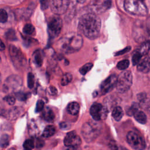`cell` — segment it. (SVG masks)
Listing matches in <instances>:
<instances>
[{
    "mask_svg": "<svg viewBox=\"0 0 150 150\" xmlns=\"http://www.w3.org/2000/svg\"><path fill=\"white\" fill-rule=\"evenodd\" d=\"M101 22L100 18L93 13L83 15L79 19V31L90 39L97 38L101 30Z\"/></svg>",
    "mask_w": 150,
    "mask_h": 150,
    "instance_id": "1",
    "label": "cell"
},
{
    "mask_svg": "<svg viewBox=\"0 0 150 150\" xmlns=\"http://www.w3.org/2000/svg\"><path fill=\"white\" fill-rule=\"evenodd\" d=\"M82 36L76 33H69L63 36L56 43L57 50L64 54H71L79 51L82 47Z\"/></svg>",
    "mask_w": 150,
    "mask_h": 150,
    "instance_id": "2",
    "label": "cell"
},
{
    "mask_svg": "<svg viewBox=\"0 0 150 150\" xmlns=\"http://www.w3.org/2000/svg\"><path fill=\"white\" fill-rule=\"evenodd\" d=\"M97 121L90 120L85 122L81 127V133L87 142H91L94 141L100 134L101 125Z\"/></svg>",
    "mask_w": 150,
    "mask_h": 150,
    "instance_id": "3",
    "label": "cell"
},
{
    "mask_svg": "<svg viewBox=\"0 0 150 150\" xmlns=\"http://www.w3.org/2000/svg\"><path fill=\"white\" fill-rule=\"evenodd\" d=\"M124 6L128 13L137 15L145 16L148 13V9L142 0H125Z\"/></svg>",
    "mask_w": 150,
    "mask_h": 150,
    "instance_id": "4",
    "label": "cell"
},
{
    "mask_svg": "<svg viewBox=\"0 0 150 150\" xmlns=\"http://www.w3.org/2000/svg\"><path fill=\"white\" fill-rule=\"evenodd\" d=\"M132 84V74L131 71L124 70L118 77L117 90L121 93L128 91Z\"/></svg>",
    "mask_w": 150,
    "mask_h": 150,
    "instance_id": "5",
    "label": "cell"
},
{
    "mask_svg": "<svg viewBox=\"0 0 150 150\" xmlns=\"http://www.w3.org/2000/svg\"><path fill=\"white\" fill-rule=\"evenodd\" d=\"M9 54L13 65L18 69H22L26 66V59L21 50L12 45L9 46Z\"/></svg>",
    "mask_w": 150,
    "mask_h": 150,
    "instance_id": "6",
    "label": "cell"
},
{
    "mask_svg": "<svg viewBox=\"0 0 150 150\" xmlns=\"http://www.w3.org/2000/svg\"><path fill=\"white\" fill-rule=\"evenodd\" d=\"M62 27V21L61 18L56 15L52 16L47 23V33L49 38L53 39L60 34Z\"/></svg>",
    "mask_w": 150,
    "mask_h": 150,
    "instance_id": "7",
    "label": "cell"
},
{
    "mask_svg": "<svg viewBox=\"0 0 150 150\" xmlns=\"http://www.w3.org/2000/svg\"><path fill=\"white\" fill-rule=\"evenodd\" d=\"M90 113L94 120L98 121L105 120L107 118L108 110L107 106L100 103H95L91 106Z\"/></svg>",
    "mask_w": 150,
    "mask_h": 150,
    "instance_id": "8",
    "label": "cell"
},
{
    "mask_svg": "<svg viewBox=\"0 0 150 150\" xmlns=\"http://www.w3.org/2000/svg\"><path fill=\"white\" fill-rule=\"evenodd\" d=\"M128 144L133 149H143L145 147V143L143 138L134 131H129L127 135Z\"/></svg>",
    "mask_w": 150,
    "mask_h": 150,
    "instance_id": "9",
    "label": "cell"
},
{
    "mask_svg": "<svg viewBox=\"0 0 150 150\" xmlns=\"http://www.w3.org/2000/svg\"><path fill=\"white\" fill-rule=\"evenodd\" d=\"M49 5L54 13L61 15L67 10L70 5V0H50Z\"/></svg>",
    "mask_w": 150,
    "mask_h": 150,
    "instance_id": "10",
    "label": "cell"
},
{
    "mask_svg": "<svg viewBox=\"0 0 150 150\" xmlns=\"http://www.w3.org/2000/svg\"><path fill=\"white\" fill-rule=\"evenodd\" d=\"M63 142L65 146L71 149H76L80 146L81 144V140L76 132L73 131L66 134Z\"/></svg>",
    "mask_w": 150,
    "mask_h": 150,
    "instance_id": "11",
    "label": "cell"
},
{
    "mask_svg": "<svg viewBox=\"0 0 150 150\" xmlns=\"http://www.w3.org/2000/svg\"><path fill=\"white\" fill-rule=\"evenodd\" d=\"M118 77L115 74H111L105 79L100 85V90L103 94L111 91L114 87H116Z\"/></svg>",
    "mask_w": 150,
    "mask_h": 150,
    "instance_id": "12",
    "label": "cell"
},
{
    "mask_svg": "<svg viewBox=\"0 0 150 150\" xmlns=\"http://www.w3.org/2000/svg\"><path fill=\"white\" fill-rule=\"evenodd\" d=\"M137 66L139 71L144 73H148L150 70V57L149 56L142 57Z\"/></svg>",
    "mask_w": 150,
    "mask_h": 150,
    "instance_id": "13",
    "label": "cell"
},
{
    "mask_svg": "<svg viewBox=\"0 0 150 150\" xmlns=\"http://www.w3.org/2000/svg\"><path fill=\"white\" fill-rule=\"evenodd\" d=\"M6 83L8 84V88L9 87H11L13 88V90H15L21 86L22 79L18 76H12L6 79Z\"/></svg>",
    "mask_w": 150,
    "mask_h": 150,
    "instance_id": "14",
    "label": "cell"
},
{
    "mask_svg": "<svg viewBox=\"0 0 150 150\" xmlns=\"http://www.w3.org/2000/svg\"><path fill=\"white\" fill-rule=\"evenodd\" d=\"M80 110V105L77 102L73 101L68 104L67 106V111L72 115L78 114Z\"/></svg>",
    "mask_w": 150,
    "mask_h": 150,
    "instance_id": "15",
    "label": "cell"
},
{
    "mask_svg": "<svg viewBox=\"0 0 150 150\" xmlns=\"http://www.w3.org/2000/svg\"><path fill=\"white\" fill-rule=\"evenodd\" d=\"M21 112V109L19 107H12L6 112V117L8 119L15 120L19 116Z\"/></svg>",
    "mask_w": 150,
    "mask_h": 150,
    "instance_id": "16",
    "label": "cell"
},
{
    "mask_svg": "<svg viewBox=\"0 0 150 150\" xmlns=\"http://www.w3.org/2000/svg\"><path fill=\"white\" fill-rule=\"evenodd\" d=\"M42 117L47 122H51L54 120L55 115L52 109L49 107H46L43 111Z\"/></svg>",
    "mask_w": 150,
    "mask_h": 150,
    "instance_id": "17",
    "label": "cell"
},
{
    "mask_svg": "<svg viewBox=\"0 0 150 150\" xmlns=\"http://www.w3.org/2000/svg\"><path fill=\"white\" fill-rule=\"evenodd\" d=\"M123 115H124V112L121 107L116 106L113 108L112 111V116L115 121H120L122 118Z\"/></svg>",
    "mask_w": 150,
    "mask_h": 150,
    "instance_id": "18",
    "label": "cell"
},
{
    "mask_svg": "<svg viewBox=\"0 0 150 150\" xmlns=\"http://www.w3.org/2000/svg\"><path fill=\"white\" fill-rule=\"evenodd\" d=\"M134 118L135 119V120L137 121H138V122L144 124L147 121V118H146V115H145V114L140 110H137L133 115Z\"/></svg>",
    "mask_w": 150,
    "mask_h": 150,
    "instance_id": "19",
    "label": "cell"
},
{
    "mask_svg": "<svg viewBox=\"0 0 150 150\" xmlns=\"http://www.w3.org/2000/svg\"><path fill=\"white\" fill-rule=\"evenodd\" d=\"M56 128L53 125H47L43 131L42 137L44 138L50 137L56 133Z\"/></svg>",
    "mask_w": 150,
    "mask_h": 150,
    "instance_id": "20",
    "label": "cell"
},
{
    "mask_svg": "<svg viewBox=\"0 0 150 150\" xmlns=\"http://www.w3.org/2000/svg\"><path fill=\"white\" fill-rule=\"evenodd\" d=\"M32 56L33 59V62L35 63V64L39 67L41 66L43 63V59L40 52L39 50L35 51L33 54Z\"/></svg>",
    "mask_w": 150,
    "mask_h": 150,
    "instance_id": "21",
    "label": "cell"
},
{
    "mask_svg": "<svg viewBox=\"0 0 150 150\" xmlns=\"http://www.w3.org/2000/svg\"><path fill=\"white\" fill-rule=\"evenodd\" d=\"M72 80V75L69 73H67L65 74H64L63 76V77L61 79V84L63 86L67 85L69 83L71 82Z\"/></svg>",
    "mask_w": 150,
    "mask_h": 150,
    "instance_id": "22",
    "label": "cell"
},
{
    "mask_svg": "<svg viewBox=\"0 0 150 150\" xmlns=\"http://www.w3.org/2000/svg\"><path fill=\"white\" fill-rule=\"evenodd\" d=\"M93 63H87L85 64H84L80 69H79V72L82 74V75H85L93 67Z\"/></svg>",
    "mask_w": 150,
    "mask_h": 150,
    "instance_id": "23",
    "label": "cell"
},
{
    "mask_svg": "<svg viewBox=\"0 0 150 150\" xmlns=\"http://www.w3.org/2000/svg\"><path fill=\"white\" fill-rule=\"evenodd\" d=\"M23 32L28 35H33V33L35 32V28L32 24L27 23L24 26L23 28Z\"/></svg>",
    "mask_w": 150,
    "mask_h": 150,
    "instance_id": "24",
    "label": "cell"
},
{
    "mask_svg": "<svg viewBox=\"0 0 150 150\" xmlns=\"http://www.w3.org/2000/svg\"><path fill=\"white\" fill-rule=\"evenodd\" d=\"M129 65V62L127 59H124L119 62L117 64V67L121 70H126Z\"/></svg>",
    "mask_w": 150,
    "mask_h": 150,
    "instance_id": "25",
    "label": "cell"
},
{
    "mask_svg": "<svg viewBox=\"0 0 150 150\" xmlns=\"http://www.w3.org/2000/svg\"><path fill=\"white\" fill-rule=\"evenodd\" d=\"M139 104H137V103H133L131 106L129 107L127 110H126L127 114L129 115H133L134 114L137 110H139Z\"/></svg>",
    "mask_w": 150,
    "mask_h": 150,
    "instance_id": "26",
    "label": "cell"
},
{
    "mask_svg": "<svg viewBox=\"0 0 150 150\" xmlns=\"http://www.w3.org/2000/svg\"><path fill=\"white\" fill-rule=\"evenodd\" d=\"M150 50V40L144 43L140 47L139 51L142 55L146 54Z\"/></svg>",
    "mask_w": 150,
    "mask_h": 150,
    "instance_id": "27",
    "label": "cell"
},
{
    "mask_svg": "<svg viewBox=\"0 0 150 150\" xmlns=\"http://www.w3.org/2000/svg\"><path fill=\"white\" fill-rule=\"evenodd\" d=\"M23 146L24 149H27V150H30L34 148L35 147V144H34V141L33 139H27L25 140L23 144Z\"/></svg>",
    "mask_w": 150,
    "mask_h": 150,
    "instance_id": "28",
    "label": "cell"
},
{
    "mask_svg": "<svg viewBox=\"0 0 150 150\" xmlns=\"http://www.w3.org/2000/svg\"><path fill=\"white\" fill-rule=\"evenodd\" d=\"M142 54L141 53V52L138 50L135 52L132 57V64L134 66L137 65V64L138 63V62L140 61V60L142 58Z\"/></svg>",
    "mask_w": 150,
    "mask_h": 150,
    "instance_id": "29",
    "label": "cell"
},
{
    "mask_svg": "<svg viewBox=\"0 0 150 150\" xmlns=\"http://www.w3.org/2000/svg\"><path fill=\"white\" fill-rule=\"evenodd\" d=\"M9 137L8 134H3L1 137V146L2 148L6 147L9 144Z\"/></svg>",
    "mask_w": 150,
    "mask_h": 150,
    "instance_id": "30",
    "label": "cell"
},
{
    "mask_svg": "<svg viewBox=\"0 0 150 150\" xmlns=\"http://www.w3.org/2000/svg\"><path fill=\"white\" fill-rule=\"evenodd\" d=\"M35 83V77L32 73H29L28 74V87L29 88H33Z\"/></svg>",
    "mask_w": 150,
    "mask_h": 150,
    "instance_id": "31",
    "label": "cell"
},
{
    "mask_svg": "<svg viewBox=\"0 0 150 150\" xmlns=\"http://www.w3.org/2000/svg\"><path fill=\"white\" fill-rule=\"evenodd\" d=\"M5 36L8 40H14L16 39V36L15 35V31L12 29L9 30L8 32H6L5 33Z\"/></svg>",
    "mask_w": 150,
    "mask_h": 150,
    "instance_id": "32",
    "label": "cell"
},
{
    "mask_svg": "<svg viewBox=\"0 0 150 150\" xmlns=\"http://www.w3.org/2000/svg\"><path fill=\"white\" fill-rule=\"evenodd\" d=\"M8 20V14L6 12L4 9H1L0 11V21L1 23H5Z\"/></svg>",
    "mask_w": 150,
    "mask_h": 150,
    "instance_id": "33",
    "label": "cell"
},
{
    "mask_svg": "<svg viewBox=\"0 0 150 150\" xmlns=\"http://www.w3.org/2000/svg\"><path fill=\"white\" fill-rule=\"evenodd\" d=\"M43 108H44V102L41 100H38L36 103L35 111L36 112H39L43 110Z\"/></svg>",
    "mask_w": 150,
    "mask_h": 150,
    "instance_id": "34",
    "label": "cell"
},
{
    "mask_svg": "<svg viewBox=\"0 0 150 150\" xmlns=\"http://www.w3.org/2000/svg\"><path fill=\"white\" fill-rule=\"evenodd\" d=\"M139 106L143 107L144 108L150 112V100H148L147 98L145 101L139 103Z\"/></svg>",
    "mask_w": 150,
    "mask_h": 150,
    "instance_id": "35",
    "label": "cell"
},
{
    "mask_svg": "<svg viewBox=\"0 0 150 150\" xmlns=\"http://www.w3.org/2000/svg\"><path fill=\"white\" fill-rule=\"evenodd\" d=\"M4 100L10 105H14L15 103V98L12 96H7L5 97Z\"/></svg>",
    "mask_w": 150,
    "mask_h": 150,
    "instance_id": "36",
    "label": "cell"
},
{
    "mask_svg": "<svg viewBox=\"0 0 150 150\" xmlns=\"http://www.w3.org/2000/svg\"><path fill=\"white\" fill-rule=\"evenodd\" d=\"M40 7L42 10L46 9L49 5V2L48 0H40Z\"/></svg>",
    "mask_w": 150,
    "mask_h": 150,
    "instance_id": "37",
    "label": "cell"
},
{
    "mask_svg": "<svg viewBox=\"0 0 150 150\" xmlns=\"http://www.w3.org/2000/svg\"><path fill=\"white\" fill-rule=\"evenodd\" d=\"M137 98H138V101H139V103L143 102L144 101H145V100L147 99L146 94H145V93H143L138 94L137 95Z\"/></svg>",
    "mask_w": 150,
    "mask_h": 150,
    "instance_id": "38",
    "label": "cell"
},
{
    "mask_svg": "<svg viewBox=\"0 0 150 150\" xmlns=\"http://www.w3.org/2000/svg\"><path fill=\"white\" fill-rule=\"evenodd\" d=\"M131 47L130 46H127L125 48H124L123 50H121L120 51H118L116 53H115V56H118V55H121V54H123L128 52H129L130 50H131Z\"/></svg>",
    "mask_w": 150,
    "mask_h": 150,
    "instance_id": "39",
    "label": "cell"
},
{
    "mask_svg": "<svg viewBox=\"0 0 150 150\" xmlns=\"http://www.w3.org/2000/svg\"><path fill=\"white\" fill-rule=\"evenodd\" d=\"M16 97L18 98V99H19L20 100H25L27 98V97H26V94H25V93H19L18 94H16Z\"/></svg>",
    "mask_w": 150,
    "mask_h": 150,
    "instance_id": "40",
    "label": "cell"
},
{
    "mask_svg": "<svg viewBox=\"0 0 150 150\" xmlns=\"http://www.w3.org/2000/svg\"><path fill=\"white\" fill-rule=\"evenodd\" d=\"M49 88H50V91H51L52 93H53V94H56V93H57V90H56V88H54V87L50 86V87H49Z\"/></svg>",
    "mask_w": 150,
    "mask_h": 150,
    "instance_id": "41",
    "label": "cell"
},
{
    "mask_svg": "<svg viewBox=\"0 0 150 150\" xmlns=\"http://www.w3.org/2000/svg\"><path fill=\"white\" fill-rule=\"evenodd\" d=\"M0 49H1V50H4L5 49V45L2 40L1 42V47H0Z\"/></svg>",
    "mask_w": 150,
    "mask_h": 150,
    "instance_id": "42",
    "label": "cell"
},
{
    "mask_svg": "<svg viewBox=\"0 0 150 150\" xmlns=\"http://www.w3.org/2000/svg\"><path fill=\"white\" fill-rule=\"evenodd\" d=\"M86 0H77V2L79 3H83Z\"/></svg>",
    "mask_w": 150,
    "mask_h": 150,
    "instance_id": "43",
    "label": "cell"
},
{
    "mask_svg": "<svg viewBox=\"0 0 150 150\" xmlns=\"http://www.w3.org/2000/svg\"><path fill=\"white\" fill-rule=\"evenodd\" d=\"M142 1H143V0H142Z\"/></svg>",
    "mask_w": 150,
    "mask_h": 150,
    "instance_id": "44",
    "label": "cell"
}]
</instances>
